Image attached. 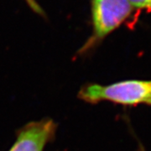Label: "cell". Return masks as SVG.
Instances as JSON below:
<instances>
[{
	"label": "cell",
	"instance_id": "1",
	"mask_svg": "<svg viewBox=\"0 0 151 151\" xmlns=\"http://www.w3.org/2000/svg\"><path fill=\"white\" fill-rule=\"evenodd\" d=\"M77 97L91 104L104 101L130 107L151 106V80H125L108 85L86 83L80 88Z\"/></svg>",
	"mask_w": 151,
	"mask_h": 151
},
{
	"label": "cell",
	"instance_id": "2",
	"mask_svg": "<svg viewBox=\"0 0 151 151\" xmlns=\"http://www.w3.org/2000/svg\"><path fill=\"white\" fill-rule=\"evenodd\" d=\"M134 9L128 0H92L93 35L81 51L88 50L120 27L129 19Z\"/></svg>",
	"mask_w": 151,
	"mask_h": 151
},
{
	"label": "cell",
	"instance_id": "3",
	"mask_svg": "<svg viewBox=\"0 0 151 151\" xmlns=\"http://www.w3.org/2000/svg\"><path fill=\"white\" fill-rule=\"evenodd\" d=\"M57 126L50 118L28 123L18 130L16 139L9 151H44L46 145L55 139Z\"/></svg>",
	"mask_w": 151,
	"mask_h": 151
},
{
	"label": "cell",
	"instance_id": "4",
	"mask_svg": "<svg viewBox=\"0 0 151 151\" xmlns=\"http://www.w3.org/2000/svg\"><path fill=\"white\" fill-rule=\"evenodd\" d=\"M128 1L134 8L151 10V0H128Z\"/></svg>",
	"mask_w": 151,
	"mask_h": 151
},
{
	"label": "cell",
	"instance_id": "5",
	"mask_svg": "<svg viewBox=\"0 0 151 151\" xmlns=\"http://www.w3.org/2000/svg\"><path fill=\"white\" fill-rule=\"evenodd\" d=\"M139 151H145V149H144V147L141 145V144H139Z\"/></svg>",
	"mask_w": 151,
	"mask_h": 151
}]
</instances>
